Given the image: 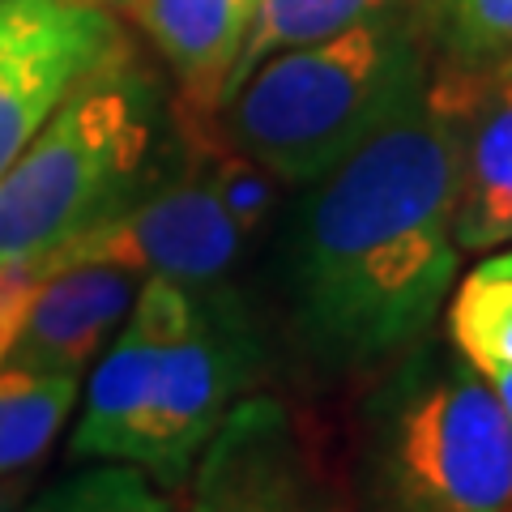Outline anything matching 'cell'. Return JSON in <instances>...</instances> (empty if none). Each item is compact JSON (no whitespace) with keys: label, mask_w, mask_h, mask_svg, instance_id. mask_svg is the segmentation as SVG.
I'll use <instances>...</instances> for the list:
<instances>
[{"label":"cell","mask_w":512,"mask_h":512,"mask_svg":"<svg viewBox=\"0 0 512 512\" xmlns=\"http://www.w3.org/2000/svg\"><path fill=\"white\" fill-rule=\"evenodd\" d=\"M116 47L107 0H0V180Z\"/></svg>","instance_id":"7"},{"label":"cell","mask_w":512,"mask_h":512,"mask_svg":"<svg viewBox=\"0 0 512 512\" xmlns=\"http://www.w3.org/2000/svg\"><path fill=\"white\" fill-rule=\"evenodd\" d=\"M261 363V325L235 282L201 291L184 286L154 355L137 470H146L167 495L184 491L214 431L256 393Z\"/></svg>","instance_id":"5"},{"label":"cell","mask_w":512,"mask_h":512,"mask_svg":"<svg viewBox=\"0 0 512 512\" xmlns=\"http://www.w3.org/2000/svg\"><path fill=\"white\" fill-rule=\"evenodd\" d=\"M163 90L120 43L0 180V265L56 256L124 214L167 167Z\"/></svg>","instance_id":"4"},{"label":"cell","mask_w":512,"mask_h":512,"mask_svg":"<svg viewBox=\"0 0 512 512\" xmlns=\"http://www.w3.org/2000/svg\"><path fill=\"white\" fill-rule=\"evenodd\" d=\"M436 64L487 69L512 60V0H423Z\"/></svg>","instance_id":"16"},{"label":"cell","mask_w":512,"mask_h":512,"mask_svg":"<svg viewBox=\"0 0 512 512\" xmlns=\"http://www.w3.org/2000/svg\"><path fill=\"white\" fill-rule=\"evenodd\" d=\"M350 495V512H512V423L444 333L372 380Z\"/></svg>","instance_id":"3"},{"label":"cell","mask_w":512,"mask_h":512,"mask_svg":"<svg viewBox=\"0 0 512 512\" xmlns=\"http://www.w3.org/2000/svg\"><path fill=\"white\" fill-rule=\"evenodd\" d=\"M248 248L210 184L205 150H188L184 158H167L124 214L43 261H116L141 278H171L201 291L231 282Z\"/></svg>","instance_id":"6"},{"label":"cell","mask_w":512,"mask_h":512,"mask_svg":"<svg viewBox=\"0 0 512 512\" xmlns=\"http://www.w3.org/2000/svg\"><path fill=\"white\" fill-rule=\"evenodd\" d=\"M141 282L116 261H47L9 359L82 376L116 338Z\"/></svg>","instance_id":"10"},{"label":"cell","mask_w":512,"mask_h":512,"mask_svg":"<svg viewBox=\"0 0 512 512\" xmlns=\"http://www.w3.org/2000/svg\"><path fill=\"white\" fill-rule=\"evenodd\" d=\"M120 9L167 60L184 99L218 111L261 0H120Z\"/></svg>","instance_id":"11"},{"label":"cell","mask_w":512,"mask_h":512,"mask_svg":"<svg viewBox=\"0 0 512 512\" xmlns=\"http://www.w3.org/2000/svg\"><path fill=\"white\" fill-rule=\"evenodd\" d=\"M444 342L470 363L512 423V248L483 252L444 303Z\"/></svg>","instance_id":"12"},{"label":"cell","mask_w":512,"mask_h":512,"mask_svg":"<svg viewBox=\"0 0 512 512\" xmlns=\"http://www.w3.org/2000/svg\"><path fill=\"white\" fill-rule=\"evenodd\" d=\"M453 201V128L431 94L303 188L282 244V303L312 372L376 380L440 329L461 265Z\"/></svg>","instance_id":"1"},{"label":"cell","mask_w":512,"mask_h":512,"mask_svg":"<svg viewBox=\"0 0 512 512\" xmlns=\"http://www.w3.org/2000/svg\"><path fill=\"white\" fill-rule=\"evenodd\" d=\"M184 512H350L278 397H244L184 483Z\"/></svg>","instance_id":"8"},{"label":"cell","mask_w":512,"mask_h":512,"mask_svg":"<svg viewBox=\"0 0 512 512\" xmlns=\"http://www.w3.org/2000/svg\"><path fill=\"white\" fill-rule=\"evenodd\" d=\"M13 512H175L171 495L146 470L120 461H86L30 495Z\"/></svg>","instance_id":"15"},{"label":"cell","mask_w":512,"mask_h":512,"mask_svg":"<svg viewBox=\"0 0 512 512\" xmlns=\"http://www.w3.org/2000/svg\"><path fill=\"white\" fill-rule=\"evenodd\" d=\"M205 171H210V184H214L227 218L235 222L248 244H256V239L278 222V205H282L286 184L269 167L256 163V158L239 154L231 146L205 150Z\"/></svg>","instance_id":"17"},{"label":"cell","mask_w":512,"mask_h":512,"mask_svg":"<svg viewBox=\"0 0 512 512\" xmlns=\"http://www.w3.org/2000/svg\"><path fill=\"white\" fill-rule=\"evenodd\" d=\"M402 5H414V0H261L248 39H244V47H239V60H235V69L227 77V90H222V103H227L231 90L244 82L256 64H265L269 56L291 52V47H308V43H320V39H333L350 26L372 22V18H380V13L402 9Z\"/></svg>","instance_id":"14"},{"label":"cell","mask_w":512,"mask_h":512,"mask_svg":"<svg viewBox=\"0 0 512 512\" xmlns=\"http://www.w3.org/2000/svg\"><path fill=\"white\" fill-rule=\"evenodd\" d=\"M436 73L427 5L389 9L333 39L269 56L222 103L227 146L308 188L414 107Z\"/></svg>","instance_id":"2"},{"label":"cell","mask_w":512,"mask_h":512,"mask_svg":"<svg viewBox=\"0 0 512 512\" xmlns=\"http://www.w3.org/2000/svg\"><path fill=\"white\" fill-rule=\"evenodd\" d=\"M82 376L60 367L0 363V474H30L69 423Z\"/></svg>","instance_id":"13"},{"label":"cell","mask_w":512,"mask_h":512,"mask_svg":"<svg viewBox=\"0 0 512 512\" xmlns=\"http://www.w3.org/2000/svg\"><path fill=\"white\" fill-rule=\"evenodd\" d=\"M427 94L453 128V235L461 256L512 248V60L487 69L436 64Z\"/></svg>","instance_id":"9"}]
</instances>
